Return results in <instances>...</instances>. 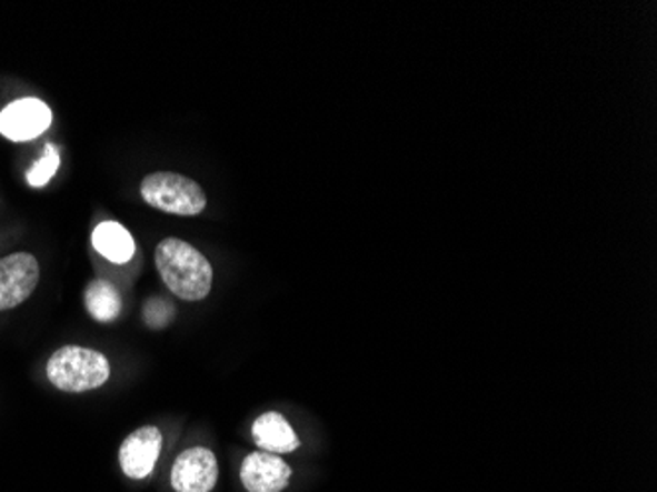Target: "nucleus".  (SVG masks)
I'll list each match as a JSON object with an SVG mask.
<instances>
[{
  "mask_svg": "<svg viewBox=\"0 0 657 492\" xmlns=\"http://www.w3.org/2000/svg\"><path fill=\"white\" fill-rule=\"evenodd\" d=\"M91 241H93L94 251L117 264L129 262L137 252L132 234L127 231V227L120 225L117 221H104L101 225L94 227Z\"/></svg>",
  "mask_w": 657,
  "mask_h": 492,
  "instance_id": "10",
  "label": "nucleus"
},
{
  "mask_svg": "<svg viewBox=\"0 0 657 492\" xmlns=\"http://www.w3.org/2000/svg\"><path fill=\"white\" fill-rule=\"evenodd\" d=\"M40 282L38 260L28 252L0 259V311L12 310L32 295Z\"/></svg>",
  "mask_w": 657,
  "mask_h": 492,
  "instance_id": "4",
  "label": "nucleus"
},
{
  "mask_svg": "<svg viewBox=\"0 0 657 492\" xmlns=\"http://www.w3.org/2000/svg\"><path fill=\"white\" fill-rule=\"evenodd\" d=\"M290 465L266 451L250 453L240 469V481L248 492H282L290 484Z\"/></svg>",
  "mask_w": 657,
  "mask_h": 492,
  "instance_id": "8",
  "label": "nucleus"
},
{
  "mask_svg": "<svg viewBox=\"0 0 657 492\" xmlns=\"http://www.w3.org/2000/svg\"><path fill=\"white\" fill-rule=\"evenodd\" d=\"M162 451V432L155 425L138 428L122 441L119 451L120 469L130 479H146L155 471Z\"/></svg>",
  "mask_w": 657,
  "mask_h": 492,
  "instance_id": "7",
  "label": "nucleus"
},
{
  "mask_svg": "<svg viewBox=\"0 0 657 492\" xmlns=\"http://www.w3.org/2000/svg\"><path fill=\"white\" fill-rule=\"evenodd\" d=\"M86 308L89 315L99 323L117 320L122 310V298L117 285L111 284L109 280H93L87 285Z\"/></svg>",
  "mask_w": 657,
  "mask_h": 492,
  "instance_id": "11",
  "label": "nucleus"
},
{
  "mask_svg": "<svg viewBox=\"0 0 657 492\" xmlns=\"http://www.w3.org/2000/svg\"><path fill=\"white\" fill-rule=\"evenodd\" d=\"M52 124V111L40 99H18L0 113V132L14 142L38 139Z\"/></svg>",
  "mask_w": 657,
  "mask_h": 492,
  "instance_id": "6",
  "label": "nucleus"
},
{
  "mask_svg": "<svg viewBox=\"0 0 657 492\" xmlns=\"http://www.w3.org/2000/svg\"><path fill=\"white\" fill-rule=\"evenodd\" d=\"M46 374L53 386L63 392H87L101 389L111 376L107 357L86 347H61L48 361Z\"/></svg>",
  "mask_w": 657,
  "mask_h": 492,
  "instance_id": "2",
  "label": "nucleus"
},
{
  "mask_svg": "<svg viewBox=\"0 0 657 492\" xmlns=\"http://www.w3.org/2000/svg\"><path fill=\"white\" fill-rule=\"evenodd\" d=\"M140 193L150 208L170 215H199L207 208L206 191L181 173H150L142 180Z\"/></svg>",
  "mask_w": 657,
  "mask_h": 492,
  "instance_id": "3",
  "label": "nucleus"
},
{
  "mask_svg": "<svg viewBox=\"0 0 657 492\" xmlns=\"http://www.w3.org/2000/svg\"><path fill=\"white\" fill-rule=\"evenodd\" d=\"M156 268L173 294L199 302L206 300L213 285V268L206 254L181 239H163L156 247Z\"/></svg>",
  "mask_w": 657,
  "mask_h": 492,
  "instance_id": "1",
  "label": "nucleus"
},
{
  "mask_svg": "<svg viewBox=\"0 0 657 492\" xmlns=\"http://www.w3.org/2000/svg\"><path fill=\"white\" fill-rule=\"evenodd\" d=\"M252 438L266 453H291L299 448V438L288 420L278 412H266L252 425Z\"/></svg>",
  "mask_w": 657,
  "mask_h": 492,
  "instance_id": "9",
  "label": "nucleus"
},
{
  "mask_svg": "<svg viewBox=\"0 0 657 492\" xmlns=\"http://www.w3.org/2000/svg\"><path fill=\"white\" fill-rule=\"evenodd\" d=\"M217 479V458L207 448L183 451L171 466V486L176 492H211Z\"/></svg>",
  "mask_w": 657,
  "mask_h": 492,
  "instance_id": "5",
  "label": "nucleus"
},
{
  "mask_svg": "<svg viewBox=\"0 0 657 492\" xmlns=\"http://www.w3.org/2000/svg\"><path fill=\"white\" fill-rule=\"evenodd\" d=\"M60 152L53 144L46 147L42 158L36 162L34 168L28 172L27 180L32 188H43L46 183L50 182L53 178V173L58 172L60 168Z\"/></svg>",
  "mask_w": 657,
  "mask_h": 492,
  "instance_id": "12",
  "label": "nucleus"
}]
</instances>
